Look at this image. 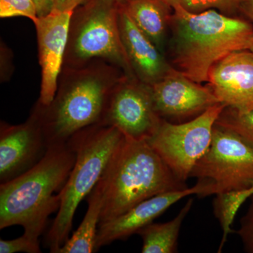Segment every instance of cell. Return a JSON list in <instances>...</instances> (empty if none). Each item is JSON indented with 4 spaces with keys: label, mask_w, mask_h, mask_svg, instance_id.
Wrapping results in <instances>:
<instances>
[{
    "label": "cell",
    "mask_w": 253,
    "mask_h": 253,
    "mask_svg": "<svg viewBox=\"0 0 253 253\" xmlns=\"http://www.w3.org/2000/svg\"><path fill=\"white\" fill-rule=\"evenodd\" d=\"M76 160L69 141L52 145L36 166L0 184V229L21 225L26 235L39 240L48 218L59 210L61 192Z\"/></svg>",
    "instance_id": "cell-3"
},
{
    "label": "cell",
    "mask_w": 253,
    "mask_h": 253,
    "mask_svg": "<svg viewBox=\"0 0 253 253\" xmlns=\"http://www.w3.org/2000/svg\"><path fill=\"white\" fill-rule=\"evenodd\" d=\"M36 2L38 16H46L53 11L54 0H34Z\"/></svg>",
    "instance_id": "cell-27"
},
{
    "label": "cell",
    "mask_w": 253,
    "mask_h": 253,
    "mask_svg": "<svg viewBox=\"0 0 253 253\" xmlns=\"http://www.w3.org/2000/svg\"><path fill=\"white\" fill-rule=\"evenodd\" d=\"M73 11H52L34 23L42 71L38 102L48 106L54 99L67 46L68 28Z\"/></svg>",
    "instance_id": "cell-13"
},
{
    "label": "cell",
    "mask_w": 253,
    "mask_h": 253,
    "mask_svg": "<svg viewBox=\"0 0 253 253\" xmlns=\"http://www.w3.org/2000/svg\"><path fill=\"white\" fill-rule=\"evenodd\" d=\"M191 177L208 184L211 195L252 187L253 144L216 123L211 146L194 166Z\"/></svg>",
    "instance_id": "cell-7"
},
{
    "label": "cell",
    "mask_w": 253,
    "mask_h": 253,
    "mask_svg": "<svg viewBox=\"0 0 253 253\" xmlns=\"http://www.w3.org/2000/svg\"><path fill=\"white\" fill-rule=\"evenodd\" d=\"M41 253L39 240L32 239L23 234L16 239L0 240L1 253Z\"/></svg>",
    "instance_id": "cell-23"
},
{
    "label": "cell",
    "mask_w": 253,
    "mask_h": 253,
    "mask_svg": "<svg viewBox=\"0 0 253 253\" xmlns=\"http://www.w3.org/2000/svg\"><path fill=\"white\" fill-rule=\"evenodd\" d=\"M250 199H251V204L247 212L241 219V224H253V195L251 196Z\"/></svg>",
    "instance_id": "cell-29"
},
{
    "label": "cell",
    "mask_w": 253,
    "mask_h": 253,
    "mask_svg": "<svg viewBox=\"0 0 253 253\" xmlns=\"http://www.w3.org/2000/svg\"><path fill=\"white\" fill-rule=\"evenodd\" d=\"M120 4L136 26L166 55L172 8L163 0H126Z\"/></svg>",
    "instance_id": "cell-16"
},
{
    "label": "cell",
    "mask_w": 253,
    "mask_h": 253,
    "mask_svg": "<svg viewBox=\"0 0 253 253\" xmlns=\"http://www.w3.org/2000/svg\"><path fill=\"white\" fill-rule=\"evenodd\" d=\"M222 104L214 105L194 119L181 123L162 119L147 141L180 180L186 181L198 161L211 146L212 129Z\"/></svg>",
    "instance_id": "cell-8"
},
{
    "label": "cell",
    "mask_w": 253,
    "mask_h": 253,
    "mask_svg": "<svg viewBox=\"0 0 253 253\" xmlns=\"http://www.w3.org/2000/svg\"><path fill=\"white\" fill-rule=\"evenodd\" d=\"M122 132L104 124L89 126L69 139L76 160L61 192V206L46 236L50 253H58L68 239L78 206L98 184L108 163L124 140Z\"/></svg>",
    "instance_id": "cell-5"
},
{
    "label": "cell",
    "mask_w": 253,
    "mask_h": 253,
    "mask_svg": "<svg viewBox=\"0 0 253 253\" xmlns=\"http://www.w3.org/2000/svg\"><path fill=\"white\" fill-rule=\"evenodd\" d=\"M246 252L253 253V224H241L237 231Z\"/></svg>",
    "instance_id": "cell-25"
},
{
    "label": "cell",
    "mask_w": 253,
    "mask_h": 253,
    "mask_svg": "<svg viewBox=\"0 0 253 253\" xmlns=\"http://www.w3.org/2000/svg\"><path fill=\"white\" fill-rule=\"evenodd\" d=\"M208 85L219 103L239 110L253 109V51L226 55L211 68Z\"/></svg>",
    "instance_id": "cell-14"
},
{
    "label": "cell",
    "mask_w": 253,
    "mask_h": 253,
    "mask_svg": "<svg viewBox=\"0 0 253 253\" xmlns=\"http://www.w3.org/2000/svg\"><path fill=\"white\" fill-rule=\"evenodd\" d=\"M88 0H54L53 11H73Z\"/></svg>",
    "instance_id": "cell-26"
},
{
    "label": "cell",
    "mask_w": 253,
    "mask_h": 253,
    "mask_svg": "<svg viewBox=\"0 0 253 253\" xmlns=\"http://www.w3.org/2000/svg\"><path fill=\"white\" fill-rule=\"evenodd\" d=\"M104 201V191L100 180L88 195L87 211L77 230L61 246L58 253L95 252L96 235Z\"/></svg>",
    "instance_id": "cell-17"
},
{
    "label": "cell",
    "mask_w": 253,
    "mask_h": 253,
    "mask_svg": "<svg viewBox=\"0 0 253 253\" xmlns=\"http://www.w3.org/2000/svg\"><path fill=\"white\" fill-rule=\"evenodd\" d=\"M15 16L26 17L36 23L39 16L34 0H0V17Z\"/></svg>",
    "instance_id": "cell-22"
},
{
    "label": "cell",
    "mask_w": 253,
    "mask_h": 253,
    "mask_svg": "<svg viewBox=\"0 0 253 253\" xmlns=\"http://www.w3.org/2000/svg\"><path fill=\"white\" fill-rule=\"evenodd\" d=\"M150 86L156 112L169 122L191 121L219 104L209 86L201 85L174 68Z\"/></svg>",
    "instance_id": "cell-10"
},
{
    "label": "cell",
    "mask_w": 253,
    "mask_h": 253,
    "mask_svg": "<svg viewBox=\"0 0 253 253\" xmlns=\"http://www.w3.org/2000/svg\"><path fill=\"white\" fill-rule=\"evenodd\" d=\"M216 123L236 131L253 144V109L239 110L225 107Z\"/></svg>",
    "instance_id": "cell-20"
},
{
    "label": "cell",
    "mask_w": 253,
    "mask_h": 253,
    "mask_svg": "<svg viewBox=\"0 0 253 253\" xmlns=\"http://www.w3.org/2000/svg\"><path fill=\"white\" fill-rule=\"evenodd\" d=\"M172 16L166 56L169 64L198 83L208 82L211 68L226 55L253 45V25L210 9L193 14L179 4Z\"/></svg>",
    "instance_id": "cell-2"
},
{
    "label": "cell",
    "mask_w": 253,
    "mask_h": 253,
    "mask_svg": "<svg viewBox=\"0 0 253 253\" xmlns=\"http://www.w3.org/2000/svg\"><path fill=\"white\" fill-rule=\"evenodd\" d=\"M244 191L246 197H247L248 199H250L251 196L253 195V186L252 187L249 188V189L244 190Z\"/></svg>",
    "instance_id": "cell-30"
},
{
    "label": "cell",
    "mask_w": 253,
    "mask_h": 253,
    "mask_svg": "<svg viewBox=\"0 0 253 253\" xmlns=\"http://www.w3.org/2000/svg\"><path fill=\"white\" fill-rule=\"evenodd\" d=\"M49 146L40 118L34 110L26 122L19 125L1 122L0 182H7L36 166Z\"/></svg>",
    "instance_id": "cell-11"
},
{
    "label": "cell",
    "mask_w": 253,
    "mask_h": 253,
    "mask_svg": "<svg viewBox=\"0 0 253 253\" xmlns=\"http://www.w3.org/2000/svg\"><path fill=\"white\" fill-rule=\"evenodd\" d=\"M209 186L202 181H198L193 187L177 191H168L156 195L136 205L121 215L101 223L98 228L95 252L101 248L118 240L128 239L133 234L154 222L171 206L191 195L200 197L211 196Z\"/></svg>",
    "instance_id": "cell-12"
},
{
    "label": "cell",
    "mask_w": 253,
    "mask_h": 253,
    "mask_svg": "<svg viewBox=\"0 0 253 253\" xmlns=\"http://www.w3.org/2000/svg\"><path fill=\"white\" fill-rule=\"evenodd\" d=\"M126 76L103 59L78 67L63 66L51 104L43 106L37 101L33 108L48 146L67 142L80 131L101 124L113 89Z\"/></svg>",
    "instance_id": "cell-1"
},
{
    "label": "cell",
    "mask_w": 253,
    "mask_h": 253,
    "mask_svg": "<svg viewBox=\"0 0 253 253\" xmlns=\"http://www.w3.org/2000/svg\"><path fill=\"white\" fill-rule=\"evenodd\" d=\"M116 1H118L119 3H123L124 2V1H126V0H116Z\"/></svg>",
    "instance_id": "cell-31"
},
{
    "label": "cell",
    "mask_w": 253,
    "mask_h": 253,
    "mask_svg": "<svg viewBox=\"0 0 253 253\" xmlns=\"http://www.w3.org/2000/svg\"><path fill=\"white\" fill-rule=\"evenodd\" d=\"M120 33L134 76L152 85L164 78L172 66L166 55L136 26L120 4Z\"/></svg>",
    "instance_id": "cell-15"
},
{
    "label": "cell",
    "mask_w": 253,
    "mask_h": 253,
    "mask_svg": "<svg viewBox=\"0 0 253 253\" xmlns=\"http://www.w3.org/2000/svg\"><path fill=\"white\" fill-rule=\"evenodd\" d=\"M172 7L179 4L193 14H200L210 9H217L221 14L234 16L240 11L241 0H163Z\"/></svg>",
    "instance_id": "cell-21"
},
{
    "label": "cell",
    "mask_w": 253,
    "mask_h": 253,
    "mask_svg": "<svg viewBox=\"0 0 253 253\" xmlns=\"http://www.w3.org/2000/svg\"><path fill=\"white\" fill-rule=\"evenodd\" d=\"M240 11L244 13L253 23V0H241ZM250 50L253 51V45Z\"/></svg>",
    "instance_id": "cell-28"
},
{
    "label": "cell",
    "mask_w": 253,
    "mask_h": 253,
    "mask_svg": "<svg viewBox=\"0 0 253 253\" xmlns=\"http://www.w3.org/2000/svg\"><path fill=\"white\" fill-rule=\"evenodd\" d=\"M119 9L116 0H88L73 11L63 66L103 59L136 78L121 39Z\"/></svg>",
    "instance_id": "cell-6"
},
{
    "label": "cell",
    "mask_w": 253,
    "mask_h": 253,
    "mask_svg": "<svg viewBox=\"0 0 253 253\" xmlns=\"http://www.w3.org/2000/svg\"><path fill=\"white\" fill-rule=\"evenodd\" d=\"M104 191L99 224L156 195L187 189L146 141L125 136L100 179Z\"/></svg>",
    "instance_id": "cell-4"
},
{
    "label": "cell",
    "mask_w": 253,
    "mask_h": 253,
    "mask_svg": "<svg viewBox=\"0 0 253 253\" xmlns=\"http://www.w3.org/2000/svg\"><path fill=\"white\" fill-rule=\"evenodd\" d=\"M9 48L6 47L4 44L1 45V82L7 81L11 76V69L12 62H11V55Z\"/></svg>",
    "instance_id": "cell-24"
},
{
    "label": "cell",
    "mask_w": 253,
    "mask_h": 253,
    "mask_svg": "<svg viewBox=\"0 0 253 253\" xmlns=\"http://www.w3.org/2000/svg\"><path fill=\"white\" fill-rule=\"evenodd\" d=\"M194 200L190 199L179 214L165 223H151L137 233L142 239L143 253L177 252L178 239L183 221L192 208Z\"/></svg>",
    "instance_id": "cell-18"
},
{
    "label": "cell",
    "mask_w": 253,
    "mask_h": 253,
    "mask_svg": "<svg viewBox=\"0 0 253 253\" xmlns=\"http://www.w3.org/2000/svg\"><path fill=\"white\" fill-rule=\"evenodd\" d=\"M161 121L151 86L126 76L113 89L101 124L115 126L128 139L146 141Z\"/></svg>",
    "instance_id": "cell-9"
},
{
    "label": "cell",
    "mask_w": 253,
    "mask_h": 253,
    "mask_svg": "<svg viewBox=\"0 0 253 253\" xmlns=\"http://www.w3.org/2000/svg\"><path fill=\"white\" fill-rule=\"evenodd\" d=\"M246 200L242 191H229L216 195L213 201V211L222 230L218 253L221 252L228 236L234 231L231 229V225L240 208Z\"/></svg>",
    "instance_id": "cell-19"
}]
</instances>
